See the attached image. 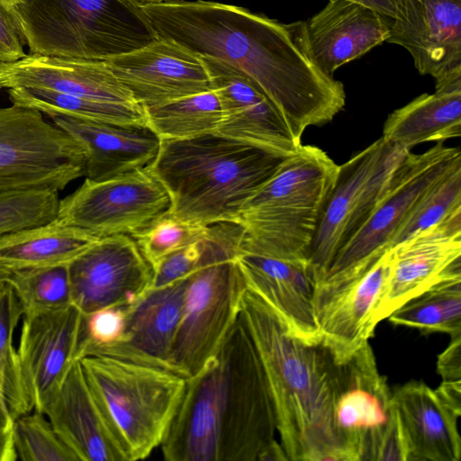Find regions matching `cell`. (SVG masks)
Segmentation results:
<instances>
[{
  "mask_svg": "<svg viewBox=\"0 0 461 461\" xmlns=\"http://www.w3.org/2000/svg\"><path fill=\"white\" fill-rule=\"evenodd\" d=\"M141 7L159 37L250 77L300 142L308 127L331 122L345 105L342 83L307 54L302 21L283 23L242 7L202 0H166Z\"/></svg>",
  "mask_w": 461,
  "mask_h": 461,
  "instance_id": "obj_1",
  "label": "cell"
},
{
  "mask_svg": "<svg viewBox=\"0 0 461 461\" xmlns=\"http://www.w3.org/2000/svg\"><path fill=\"white\" fill-rule=\"evenodd\" d=\"M276 431L265 373L239 317L213 357L186 379L161 451L167 461H258Z\"/></svg>",
  "mask_w": 461,
  "mask_h": 461,
  "instance_id": "obj_2",
  "label": "cell"
},
{
  "mask_svg": "<svg viewBox=\"0 0 461 461\" xmlns=\"http://www.w3.org/2000/svg\"><path fill=\"white\" fill-rule=\"evenodd\" d=\"M242 321L262 365L276 430L291 461H357L334 421L336 362L321 343L293 337L276 312L246 290Z\"/></svg>",
  "mask_w": 461,
  "mask_h": 461,
  "instance_id": "obj_3",
  "label": "cell"
},
{
  "mask_svg": "<svg viewBox=\"0 0 461 461\" xmlns=\"http://www.w3.org/2000/svg\"><path fill=\"white\" fill-rule=\"evenodd\" d=\"M290 156L213 132L160 139L148 168L170 198L168 216L211 225L235 222Z\"/></svg>",
  "mask_w": 461,
  "mask_h": 461,
  "instance_id": "obj_4",
  "label": "cell"
},
{
  "mask_svg": "<svg viewBox=\"0 0 461 461\" xmlns=\"http://www.w3.org/2000/svg\"><path fill=\"white\" fill-rule=\"evenodd\" d=\"M339 170L325 151L301 145L240 210L239 251L307 261Z\"/></svg>",
  "mask_w": 461,
  "mask_h": 461,
  "instance_id": "obj_5",
  "label": "cell"
},
{
  "mask_svg": "<svg viewBox=\"0 0 461 461\" xmlns=\"http://www.w3.org/2000/svg\"><path fill=\"white\" fill-rule=\"evenodd\" d=\"M14 7L29 53L108 60L159 37L134 0H20Z\"/></svg>",
  "mask_w": 461,
  "mask_h": 461,
  "instance_id": "obj_6",
  "label": "cell"
},
{
  "mask_svg": "<svg viewBox=\"0 0 461 461\" xmlns=\"http://www.w3.org/2000/svg\"><path fill=\"white\" fill-rule=\"evenodd\" d=\"M242 227L230 221L209 225L203 264L190 276L180 321L169 352L171 369L186 379L213 357L238 320L246 290L235 257Z\"/></svg>",
  "mask_w": 461,
  "mask_h": 461,
  "instance_id": "obj_7",
  "label": "cell"
},
{
  "mask_svg": "<svg viewBox=\"0 0 461 461\" xmlns=\"http://www.w3.org/2000/svg\"><path fill=\"white\" fill-rule=\"evenodd\" d=\"M79 362L128 461L148 457L168 430L186 378L165 368L107 356L85 357Z\"/></svg>",
  "mask_w": 461,
  "mask_h": 461,
  "instance_id": "obj_8",
  "label": "cell"
},
{
  "mask_svg": "<svg viewBox=\"0 0 461 461\" xmlns=\"http://www.w3.org/2000/svg\"><path fill=\"white\" fill-rule=\"evenodd\" d=\"M84 151L41 113L0 107V194L31 189L60 192L81 177Z\"/></svg>",
  "mask_w": 461,
  "mask_h": 461,
  "instance_id": "obj_9",
  "label": "cell"
},
{
  "mask_svg": "<svg viewBox=\"0 0 461 461\" xmlns=\"http://www.w3.org/2000/svg\"><path fill=\"white\" fill-rule=\"evenodd\" d=\"M461 166V152L443 142L421 154L408 152L396 167L381 203L332 260L322 279L329 284L363 271L387 249L410 211L440 177Z\"/></svg>",
  "mask_w": 461,
  "mask_h": 461,
  "instance_id": "obj_10",
  "label": "cell"
},
{
  "mask_svg": "<svg viewBox=\"0 0 461 461\" xmlns=\"http://www.w3.org/2000/svg\"><path fill=\"white\" fill-rule=\"evenodd\" d=\"M170 198L148 167L104 180L86 178L60 199L58 220L99 237H133L167 215Z\"/></svg>",
  "mask_w": 461,
  "mask_h": 461,
  "instance_id": "obj_11",
  "label": "cell"
},
{
  "mask_svg": "<svg viewBox=\"0 0 461 461\" xmlns=\"http://www.w3.org/2000/svg\"><path fill=\"white\" fill-rule=\"evenodd\" d=\"M391 250V272L373 315V325L431 287L461 280V207Z\"/></svg>",
  "mask_w": 461,
  "mask_h": 461,
  "instance_id": "obj_12",
  "label": "cell"
},
{
  "mask_svg": "<svg viewBox=\"0 0 461 461\" xmlns=\"http://www.w3.org/2000/svg\"><path fill=\"white\" fill-rule=\"evenodd\" d=\"M72 304L85 315L107 307L129 308L152 285L153 270L134 239L102 237L68 264Z\"/></svg>",
  "mask_w": 461,
  "mask_h": 461,
  "instance_id": "obj_13",
  "label": "cell"
},
{
  "mask_svg": "<svg viewBox=\"0 0 461 461\" xmlns=\"http://www.w3.org/2000/svg\"><path fill=\"white\" fill-rule=\"evenodd\" d=\"M390 272L389 249L366 269L315 287L313 308L321 342L335 362L348 359L373 336L374 312Z\"/></svg>",
  "mask_w": 461,
  "mask_h": 461,
  "instance_id": "obj_14",
  "label": "cell"
},
{
  "mask_svg": "<svg viewBox=\"0 0 461 461\" xmlns=\"http://www.w3.org/2000/svg\"><path fill=\"white\" fill-rule=\"evenodd\" d=\"M81 322L73 304L23 315L16 352L32 411L42 412L77 361Z\"/></svg>",
  "mask_w": 461,
  "mask_h": 461,
  "instance_id": "obj_15",
  "label": "cell"
},
{
  "mask_svg": "<svg viewBox=\"0 0 461 461\" xmlns=\"http://www.w3.org/2000/svg\"><path fill=\"white\" fill-rule=\"evenodd\" d=\"M105 61L143 108L212 89L202 58L170 39Z\"/></svg>",
  "mask_w": 461,
  "mask_h": 461,
  "instance_id": "obj_16",
  "label": "cell"
},
{
  "mask_svg": "<svg viewBox=\"0 0 461 461\" xmlns=\"http://www.w3.org/2000/svg\"><path fill=\"white\" fill-rule=\"evenodd\" d=\"M201 58L221 107V121L216 132L285 155L294 154L302 143L258 86L233 66Z\"/></svg>",
  "mask_w": 461,
  "mask_h": 461,
  "instance_id": "obj_17",
  "label": "cell"
},
{
  "mask_svg": "<svg viewBox=\"0 0 461 461\" xmlns=\"http://www.w3.org/2000/svg\"><path fill=\"white\" fill-rule=\"evenodd\" d=\"M386 42L406 49L436 83L461 75V0H401Z\"/></svg>",
  "mask_w": 461,
  "mask_h": 461,
  "instance_id": "obj_18",
  "label": "cell"
},
{
  "mask_svg": "<svg viewBox=\"0 0 461 461\" xmlns=\"http://www.w3.org/2000/svg\"><path fill=\"white\" fill-rule=\"evenodd\" d=\"M235 260L246 288L276 312L293 337L307 344L321 342L313 308L315 285L306 260L243 251Z\"/></svg>",
  "mask_w": 461,
  "mask_h": 461,
  "instance_id": "obj_19",
  "label": "cell"
},
{
  "mask_svg": "<svg viewBox=\"0 0 461 461\" xmlns=\"http://www.w3.org/2000/svg\"><path fill=\"white\" fill-rule=\"evenodd\" d=\"M391 20L363 4L329 0L302 21V40L310 59L326 75L386 41Z\"/></svg>",
  "mask_w": 461,
  "mask_h": 461,
  "instance_id": "obj_20",
  "label": "cell"
},
{
  "mask_svg": "<svg viewBox=\"0 0 461 461\" xmlns=\"http://www.w3.org/2000/svg\"><path fill=\"white\" fill-rule=\"evenodd\" d=\"M34 87L129 106H141L115 77L105 60L26 53L0 64V89Z\"/></svg>",
  "mask_w": 461,
  "mask_h": 461,
  "instance_id": "obj_21",
  "label": "cell"
},
{
  "mask_svg": "<svg viewBox=\"0 0 461 461\" xmlns=\"http://www.w3.org/2000/svg\"><path fill=\"white\" fill-rule=\"evenodd\" d=\"M42 413L78 461H128L86 382L79 360L72 365Z\"/></svg>",
  "mask_w": 461,
  "mask_h": 461,
  "instance_id": "obj_22",
  "label": "cell"
},
{
  "mask_svg": "<svg viewBox=\"0 0 461 461\" xmlns=\"http://www.w3.org/2000/svg\"><path fill=\"white\" fill-rule=\"evenodd\" d=\"M186 284L187 277L150 288L127 308L122 339L89 356H107L173 371L168 357L181 318Z\"/></svg>",
  "mask_w": 461,
  "mask_h": 461,
  "instance_id": "obj_23",
  "label": "cell"
},
{
  "mask_svg": "<svg viewBox=\"0 0 461 461\" xmlns=\"http://www.w3.org/2000/svg\"><path fill=\"white\" fill-rule=\"evenodd\" d=\"M84 151L86 178L101 181L149 166L160 146L148 125H122L66 115L50 117Z\"/></svg>",
  "mask_w": 461,
  "mask_h": 461,
  "instance_id": "obj_24",
  "label": "cell"
},
{
  "mask_svg": "<svg viewBox=\"0 0 461 461\" xmlns=\"http://www.w3.org/2000/svg\"><path fill=\"white\" fill-rule=\"evenodd\" d=\"M335 386V425L357 461L361 437L385 424L392 411V392L368 341L345 361L336 362Z\"/></svg>",
  "mask_w": 461,
  "mask_h": 461,
  "instance_id": "obj_25",
  "label": "cell"
},
{
  "mask_svg": "<svg viewBox=\"0 0 461 461\" xmlns=\"http://www.w3.org/2000/svg\"><path fill=\"white\" fill-rule=\"evenodd\" d=\"M392 404L407 438L410 461H459L457 417L422 382H408L392 392Z\"/></svg>",
  "mask_w": 461,
  "mask_h": 461,
  "instance_id": "obj_26",
  "label": "cell"
},
{
  "mask_svg": "<svg viewBox=\"0 0 461 461\" xmlns=\"http://www.w3.org/2000/svg\"><path fill=\"white\" fill-rule=\"evenodd\" d=\"M384 146L382 138L339 165L335 185L324 205L307 254L311 276L316 285L347 242V233L366 180Z\"/></svg>",
  "mask_w": 461,
  "mask_h": 461,
  "instance_id": "obj_27",
  "label": "cell"
},
{
  "mask_svg": "<svg viewBox=\"0 0 461 461\" xmlns=\"http://www.w3.org/2000/svg\"><path fill=\"white\" fill-rule=\"evenodd\" d=\"M461 135V77L436 84L387 117L382 139L407 149L429 141L443 142Z\"/></svg>",
  "mask_w": 461,
  "mask_h": 461,
  "instance_id": "obj_28",
  "label": "cell"
},
{
  "mask_svg": "<svg viewBox=\"0 0 461 461\" xmlns=\"http://www.w3.org/2000/svg\"><path fill=\"white\" fill-rule=\"evenodd\" d=\"M102 237L58 219L0 237V276L68 265Z\"/></svg>",
  "mask_w": 461,
  "mask_h": 461,
  "instance_id": "obj_29",
  "label": "cell"
},
{
  "mask_svg": "<svg viewBox=\"0 0 461 461\" xmlns=\"http://www.w3.org/2000/svg\"><path fill=\"white\" fill-rule=\"evenodd\" d=\"M7 92L13 104L36 110L50 117L66 115L113 124L147 125L142 106L103 103L44 88L14 87Z\"/></svg>",
  "mask_w": 461,
  "mask_h": 461,
  "instance_id": "obj_30",
  "label": "cell"
},
{
  "mask_svg": "<svg viewBox=\"0 0 461 461\" xmlns=\"http://www.w3.org/2000/svg\"><path fill=\"white\" fill-rule=\"evenodd\" d=\"M144 109L147 125L159 139L213 133L221 121V104L212 88Z\"/></svg>",
  "mask_w": 461,
  "mask_h": 461,
  "instance_id": "obj_31",
  "label": "cell"
},
{
  "mask_svg": "<svg viewBox=\"0 0 461 461\" xmlns=\"http://www.w3.org/2000/svg\"><path fill=\"white\" fill-rule=\"evenodd\" d=\"M393 324L423 334L461 335V280L438 284L409 300L387 318Z\"/></svg>",
  "mask_w": 461,
  "mask_h": 461,
  "instance_id": "obj_32",
  "label": "cell"
},
{
  "mask_svg": "<svg viewBox=\"0 0 461 461\" xmlns=\"http://www.w3.org/2000/svg\"><path fill=\"white\" fill-rule=\"evenodd\" d=\"M23 315V306L14 287L6 278L0 279V389L14 419L32 411L14 343Z\"/></svg>",
  "mask_w": 461,
  "mask_h": 461,
  "instance_id": "obj_33",
  "label": "cell"
},
{
  "mask_svg": "<svg viewBox=\"0 0 461 461\" xmlns=\"http://www.w3.org/2000/svg\"><path fill=\"white\" fill-rule=\"evenodd\" d=\"M6 279L21 302L23 314L72 304L68 265L15 272Z\"/></svg>",
  "mask_w": 461,
  "mask_h": 461,
  "instance_id": "obj_34",
  "label": "cell"
},
{
  "mask_svg": "<svg viewBox=\"0 0 461 461\" xmlns=\"http://www.w3.org/2000/svg\"><path fill=\"white\" fill-rule=\"evenodd\" d=\"M460 207L461 166L438 179L421 195L395 232L390 249L435 225Z\"/></svg>",
  "mask_w": 461,
  "mask_h": 461,
  "instance_id": "obj_35",
  "label": "cell"
},
{
  "mask_svg": "<svg viewBox=\"0 0 461 461\" xmlns=\"http://www.w3.org/2000/svg\"><path fill=\"white\" fill-rule=\"evenodd\" d=\"M13 442L17 460L78 461L59 438L48 418L37 411L14 419Z\"/></svg>",
  "mask_w": 461,
  "mask_h": 461,
  "instance_id": "obj_36",
  "label": "cell"
},
{
  "mask_svg": "<svg viewBox=\"0 0 461 461\" xmlns=\"http://www.w3.org/2000/svg\"><path fill=\"white\" fill-rule=\"evenodd\" d=\"M59 193L53 189H31L0 194V237L56 220Z\"/></svg>",
  "mask_w": 461,
  "mask_h": 461,
  "instance_id": "obj_37",
  "label": "cell"
},
{
  "mask_svg": "<svg viewBox=\"0 0 461 461\" xmlns=\"http://www.w3.org/2000/svg\"><path fill=\"white\" fill-rule=\"evenodd\" d=\"M208 230L209 225L166 215L132 238L153 269L168 254L203 239Z\"/></svg>",
  "mask_w": 461,
  "mask_h": 461,
  "instance_id": "obj_38",
  "label": "cell"
},
{
  "mask_svg": "<svg viewBox=\"0 0 461 461\" xmlns=\"http://www.w3.org/2000/svg\"><path fill=\"white\" fill-rule=\"evenodd\" d=\"M410 461L409 447L398 413L392 404L387 422L363 435L357 461Z\"/></svg>",
  "mask_w": 461,
  "mask_h": 461,
  "instance_id": "obj_39",
  "label": "cell"
},
{
  "mask_svg": "<svg viewBox=\"0 0 461 461\" xmlns=\"http://www.w3.org/2000/svg\"><path fill=\"white\" fill-rule=\"evenodd\" d=\"M126 310L127 308L123 307H107L82 314L77 360L122 339Z\"/></svg>",
  "mask_w": 461,
  "mask_h": 461,
  "instance_id": "obj_40",
  "label": "cell"
},
{
  "mask_svg": "<svg viewBox=\"0 0 461 461\" xmlns=\"http://www.w3.org/2000/svg\"><path fill=\"white\" fill-rule=\"evenodd\" d=\"M203 239L168 254L152 269L151 288L163 287L187 277L203 264Z\"/></svg>",
  "mask_w": 461,
  "mask_h": 461,
  "instance_id": "obj_41",
  "label": "cell"
},
{
  "mask_svg": "<svg viewBox=\"0 0 461 461\" xmlns=\"http://www.w3.org/2000/svg\"><path fill=\"white\" fill-rule=\"evenodd\" d=\"M25 46L14 5L8 0H0V64L24 57Z\"/></svg>",
  "mask_w": 461,
  "mask_h": 461,
  "instance_id": "obj_42",
  "label": "cell"
},
{
  "mask_svg": "<svg viewBox=\"0 0 461 461\" xmlns=\"http://www.w3.org/2000/svg\"><path fill=\"white\" fill-rule=\"evenodd\" d=\"M437 367L443 381L461 380V335L451 338L449 345L438 355Z\"/></svg>",
  "mask_w": 461,
  "mask_h": 461,
  "instance_id": "obj_43",
  "label": "cell"
},
{
  "mask_svg": "<svg viewBox=\"0 0 461 461\" xmlns=\"http://www.w3.org/2000/svg\"><path fill=\"white\" fill-rule=\"evenodd\" d=\"M441 402L457 417L461 415V380L443 381L435 390Z\"/></svg>",
  "mask_w": 461,
  "mask_h": 461,
  "instance_id": "obj_44",
  "label": "cell"
},
{
  "mask_svg": "<svg viewBox=\"0 0 461 461\" xmlns=\"http://www.w3.org/2000/svg\"><path fill=\"white\" fill-rule=\"evenodd\" d=\"M363 4L377 11L382 15L395 19L399 14L401 0H350Z\"/></svg>",
  "mask_w": 461,
  "mask_h": 461,
  "instance_id": "obj_45",
  "label": "cell"
},
{
  "mask_svg": "<svg viewBox=\"0 0 461 461\" xmlns=\"http://www.w3.org/2000/svg\"><path fill=\"white\" fill-rule=\"evenodd\" d=\"M14 418L9 408L6 397L0 389V435L13 436Z\"/></svg>",
  "mask_w": 461,
  "mask_h": 461,
  "instance_id": "obj_46",
  "label": "cell"
},
{
  "mask_svg": "<svg viewBox=\"0 0 461 461\" xmlns=\"http://www.w3.org/2000/svg\"><path fill=\"white\" fill-rule=\"evenodd\" d=\"M289 458L276 439H275L259 456L258 461H288Z\"/></svg>",
  "mask_w": 461,
  "mask_h": 461,
  "instance_id": "obj_47",
  "label": "cell"
},
{
  "mask_svg": "<svg viewBox=\"0 0 461 461\" xmlns=\"http://www.w3.org/2000/svg\"><path fill=\"white\" fill-rule=\"evenodd\" d=\"M13 436L0 435V461H15Z\"/></svg>",
  "mask_w": 461,
  "mask_h": 461,
  "instance_id": "obj_48",
  "label": "cell"
},
{
  "mask_svg": "<svg viewBox=\"0 0 461 461\" xmlns=\"http://www.w3.org/2000/svg\"><path fill=\"white\" fill-rule=\"evenodd\" d=\"M134 1H136L137 3H139L140 5H145V4L159 3V2L166 1V0H134Z\"/></svg>",
  "mask_w": 461,
  "mask_h": 461,
  "instance_id": "obj_49",
  "label": "cell"
},
{
  "mask_svg": "<svg viewBox=\"0 0 461 461\" xmlns=\"http://www.w3.org/2000/svg\"><path fill=\"white\" fill-rule=\"evenodd\" d=\"M14 6L20 1V0H8Z\"/></svg>",
  "mask_w": 461,
  "mask_h": 461,
  "instance_id": "obj_50",
  "label": "cell"
},
{
  "mask_svg": "<svg viewBox=\"0 0 461 461\" xmlns=\"http://www.w3.org/2000/svg\"><path fill=\"white\" fill-rule=\"evenodd\" d=\"M2 278H5V277H2V276H0V279H2Z\"/></svg>",
  "mask_w": 461,
  "mask_h": 461,
  "instance_id": "obj_51",
  "label": "cell"
}]
</instances>
